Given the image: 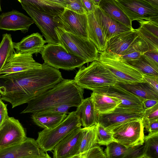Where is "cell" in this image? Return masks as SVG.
Returning <instances> with one entry per match:
<instances>
[{"label":"cell","instance_id":"cell-1","mask_svg":"<svg viewBox=\"0 0 158 158\" xmlns=\"http://www.w3.org/2000/svg\"><path fill=\"white\" fill-rule=\"evenodd\" d=\"M63 79L59 69L44 63L40 68L0 75V96L14 108L27 103Z\"/></svg>","mask_w":158,"mask_h":158},{"label":"cell","instance_id":"cell-2","mask_svg":"<svg viewBox=\"0 0 158 158\" xmlns=\"http://www.w3.org/2000/svg\"><path fill=\"white\" fill-rule=\"evenodd\" d=\"M84 89L74 79H64L54 87L31 99L21 114L51 111L62 105L78 107L84 99Z\"/></svg>","mask_w":158,"mask_h":158},{"label":"cell","instance_id":"cell-3","mask_svg":"<svg viewBox=\"0 0 158 158\" xmlns=\"http://www.w3.org/2000/svg\"><path fill=\"white\" fill-rule=\"evenodd\" d=\"M74 80L81 88L95 91L119 83L118 80L103 64L94 60L87 66L81 67Z\"/></svg>","mask_w":158,"mask_h":158},{"label":"cell","instance_id":"cell-4","mask_svg":"<svg viewBox=\"0 0 158 158\" xmlns=\"http://www.w3.org/2000/svg\"><path fill=\"white\" fill-rule=\"evenodd\" d=\"M97 60L110 71L119 83L133 84L145 82L143 75L119 55L105 51L99 52Z\"/></svg>","mask_w":158,"mask_h":158},{"label":"cell","instance_id":"cell-5","mask_svg":"<svg viewBox=\"0 0 158 158\" xmlns=\"http://www.w3.org/2000/svg\"><path fill=\"white\" fill-rule=\"evenodd\" d=\"M81 126L75 111L69 113L59 125L49 129H44L38 133L36 140L40 148L45 152L53 150L56 145L71 132Z\"/></svg>","mask_w":158,"mask_h":158},{"label":"cell","instance_id":"cell-6","mask_svg":"<svg viewBox=\"0 0 158 158\" xmlns=\"http://www.w3.org/2000/svg\"><path fill=\"white\" fill-rule=\"evenodd\" d=\"M55 30L60 45L68 53L81 58L87 63L97 60L99 52L89 39L67 32L57 27Z\"/></svg>","mask_w":158,"mask_h":158},{"label":"cell","instance_id":"cell-7","mask_svg":"<svg viewBox=\"0 0 158 158\" xmlns=\"http://www.w3.org/2000/svg\"><path fill=\"white\" fill-rule=\"evenodd\" d=\"M41 54L45 64L58 69L72 70L87 63L81 58L69 53L58 44L48 43Z\"/></svg>","mask_w":158,"mask_h":158},{"label":"cell","instance_id":"cell-8","mask_svg":"<svg viewBox=\"0 0 158 158\" xmlns=\"http://www.w3.org/2000/svg\"><path fill=\"white\" fill-rule=\"evenodd\" d=\"M144 129L142 118H138L108 129L111 131L114 141L128 148L144 143Z\"/></svg>","mask_w":158,"mask_h":158},{"label":"cell","instance_id":"cell-9","mask_svg":"<svg viewBox=\"0 0 158 158\" xmlns=\"http://www.w3.org/2000/svg\"><path fill=\"white\" fill-rule=\"evenodd\" d=\"M132 22L133 21L152 20L158 22V9L148 0H114Z\"/></svg>","mask_w":158,"mask_h":158},{"label":"cell","instance_id":"cell-10","mask_svg":"<svg viewBox=\"0 0 158 158\" xmlns=\"http://www.w3.org/2000/svg\"><path fill=\"white\" fill-rule=\"evenodd\" d=\"M57 27L79 37L89 39L87 15L79 14L65 9L60 15L55 16Z\"/></svg>","mask_w":158,"mask_h":158},{"label":"cell","instance_id":"cell-11","mask_svg":"<svg viewBox=\"0 0 158 158\" xmlns=\"http://www.w3.org/2000/svg\"><path fill=\"white\" fill-rule=\"evenodd\" d=\"M18 1L39 28L45 38L46 43L60 45L55 30L57 26L53 21L54 16L40 12L23 0Z\"/></svg>","mask_w":158,"mask_h":158},{"label":"cell","instance_id":"cell-12","mask_svg":"<svg viewBox=\"0 0 158 158\" xmlns=\"http://www.w3.org/2000/svg\"><path fill=\"white\" fill-rule=\"evenodd\" d=\"M47 152L39 147L36 140L27 137L23 142L0 149V158H25L32 157H49Z\"/></svg>","mask_w":158,"mask_h":158},{"label":"cell","instance_id":"cell-13","mask_svg":"<svg viewBox=\"0 0 158 158\" xmlns=\"http://www.w3.org/2000/svg\"><path fill=\"white\" fill-rule=\"evenodd\" d=\"M27 138L19 121L9 116L0 127V149L20 143Z\"/></svg>","mask_w":158,"mask_h":158},{"label":"cell","instance_id":"cell-14","mask_svg":"<svg viewBox=\"0 0 158 158\" xmlns=\"http://www.w3.org/2000/svg\"><path fill=\"white\" fill-rule=\"evenodd\" d=\"M93 92H100L118 99L121 103L117 107L141 112H143L145 110L142 104L143 100L128 91L118 84Z\"/></svg>","mask_w":158,"mask_h":158},{"label":"cell","instance_id":"cell-15","mask_svg":"<svg viewBox=\"0 0 158 158\" xmlns=\"http://www.w3.org/2000/svg\"><path fill=\"white\" fill-rule=\"evenodd\" d=\"M143 113L117 107L109 112L98 114L97 123L108 129L131 120L142 118Z\"/></svg>","mask_w":158,"mask_h":158},{"label":"cell","instance_id":"cell-16","mask_svg":"<svg viewBox=\"0 0 158 158\" xmlns=\"http://www.w3.org/2000/svg\"><path fill=\"white\" fill-rule=\"evenodd\" d=\"M82 137L81 128L70 133L54 147L53 158H68L77 155Z\"/></svg>","mask_w":158,"mask_h":158},{"label":"cell","instance_id":"cell-17","mask_svg":"<svg viewBox=\"0 0 158 158\" xmlns=\"http://www.w3.org/2000/svg\"><path fill=\"white\" fill-rule=\"evenodd\" d=\"M34 22L32 19L16 10L2 13L0 15V29L8 31L20 30L27 32Z\"/></svg>","mask_w":158,"mask_h":158},{"label":"cell","instance_id":"cell-18","mask_svg":"<svg viewBox=\"0 0 158 158\" xmlns=\"http://www.w3.org/2000/svg\"><path fill=\"white\" fill-rule=\"evenodd\" d=\"M41 65L34 60L32 54H19L15 52L6 61L0 72V75L40 68Z\"/></svg>","mask_w":158,"mask_h":158},{"label":"cell","instance_id":"cell-19","mask_svg":"<svg viewBox=\"0 0 158 158\" xmlns=\"http://www.w3.org/2000/svg\"><path fill=\"white\" fill-rule=\"evenodd\" d=\"M94 13L107 42L118 35L134 29L123 25L110 17L99 6L96 7Z\"/></svg>","mask_w":158,"mask_h":158},{"label":"cell","instance_id":"cell-20","mask_svg":"<svg viewBox=\"0 0 158 158\" xmlns=\"http://www.w3.org/2000/svg\"><path fill=\"white\" fill-rule=\"evenodd\" d=\"M46 43L42 36L38 32L33 33L23 37L19 42L14 43L13 46L17 53H41Z\"/></svg>","mask_w":158,"mask_h":158},{"label":"cell","instance_id":"cell-21","mask_svg":"<svg viewBox=\"0 0 158 158\" xmlns=\"http://www.w3.org/2000/svg\"><path fill=\"white\" fill-rule=\"evenodd\" d=\"M138 36L135 29L118 35L107 41L106 51L121 56Z\"/></svg>","mask_w":158,"mask_h":158},{"label":"cell","instance_id":"cell-22","mask_svg":"<svg viewBox=\"0 0 158 158\" xmlns=\"http://www.w3.org/2000/svg\"><path fill=\"white\" fill-rule=\"evenodd\" d=\"M75 112L79 117L81 126L84 127L97 123L98 114L91 97L84 99Z\"/></svg>","mask_w":158,"mask_h":158},{"label":"cell","instance_id":"cell-23","mask_svg":"<svg viewBox=\"0 0 158 158\" xmlns=\"http://www.w3.org/2000/svg\"><path fill=\"white\" fill-rule=\"evenodd\" d=\"M87 16L89 40L95 45L99 52L106 51L107 42L104 36L94 12L87 14Z\"/></svg>","mask_w":158,"mask_h":158},{"label":"cell","instance_id":"cell-24","mask_svg":"<svg viewBox=\"0 0 158 158\" xmlns=\"http://www.w3.org/2000/svg\"><path fill=\"white\" fill-rule=\"evenodd\" d=\"M66 114L47 111L33 113L31 118L34 123L44 129H52L62 122L67 117Z\"/></svg>","mask_w":158,"mask_h":158},{"label":"cell","instance_id":"cell-25","mask_svg":"<svg viewBox=\"0 0 158 158\" xmlns=\"http://www.w3.org/2000/svg\"><path fill=\"white\" fill-rule=\"evenodd\" d=\"M90 97L93 99L95 109L98 114L110 112L121 103V101L116 98L99 92H93Z\"/></svg>","mask_w":158,"mask_h":158},{"label":"cell","instance_id":"cell-26","mask_svg":"<svg viewBox=\"0 0 158 158\" xmlns=\"http://www.w3.org/2000/svg\"><path fill=\"white\" fill-rule=\"evenodd\" d=\"M99 6L108 16L115 21L133 28L132 22L114 0H101Z\"/></svg>","mask_w":158,"mask_h":158},{"label":"cell","instance_id":"cell-27","mask_svg":"<svg viewBox=\"0 0 158 158\" xmlns=\"http://www.w3.org/2000/svg\"><path fill=\"white\" fill-rule=\"evenodd\" d=\"M40 12L53 16L61 14L64 8L54 0H23Z\"/></svg>","mask_w":158,"mask_h":158},{"label":"cell","instance_id":"cell-28","mask_svg":"<svg viewBox=\"0 0 158 158\" xmlns=\"http://www.w3.org/2000/svg\"><path fill=\"white\" fill-rule=\"evenodd\" d=\"M118 84L129 92L143 99L158 100V93L152 89L146 82L133 84Z\"/></svg>","mask_w":158,"mask_h":158},{"label":"cell","instance_id":"cell-29","mask_svg":"<svg viewBox=\"0 0 158 158\" xmlns=\"http://www.w3.org/2000/svg\"><path fill=\"white\" fill-rule=\"evenodd\" d=\"M97 124L82 128V137L77 155L89 151L98 146Z\"/></svg>","mask_w":158,"mask_h":158},{"label":"cell","instance_id":"cell-30","mask_svg":"<svg viewBox=\"0 0 158 158\" xmlns=\"http://www.w3.org/2000/svg\"><path fill=\"white\" fill-rule=\"evenodd\" d=\"M149 50L147 44L138 36L120 56L126 61L136 60Z\"/></svg>","mask_w":158,"mask_h":158},{"label":"cell","instance_id":"cell-31","mask_svg":"<svg viewBox=\"0 0 158 158\" xmlns=\"http://www.w3.org/2000/svg\"><path fill=\"white\" fill-rule=\"evenodd\" d=\"M13 43L10 34L2 35L0 43V72L8 59L15 52Z\"/></svg>","mask_w":158,"mask_h":158},{"label":"cell","instance_id":"cell-32","mask_svg":"<svg viewBox=\"0 0 158 158\" xmlns=\"http://www.w3.org/2000/svg\"><path fill=\"white\" fill-rule=\"evenodd\" d=\"M143 156L147 158H158V133H149L144 136Z\"/></svg>","mask_w":158,"mask_h":158},{"label":"cell","instance_id":"cell-33","mask_svg":"<svg viewBox=\"0 0 158 158\" xmlns=\"http://www.w3.org/2000/svg\"><path fill=\"white\" fill-rule=\"evenodd\" d=\"M126 61L143 75L158 77V69L148 63L142 56L137 59Z\"/></svg>","mask_w":158,"mask_h":158},{"label":"cell","instance_id":"cell-34","mask_svg":"<svg viewBox=\"0 0 158 158\" xmlns=\"http://www.w3.org/2000/svg\"><path fill=\"white\" fill-rule=\"evenodd\" d=\"M106 146L105 152L107 158H123L127 148L114 141Z\"/></svg>","mask_w":158,"mask_h":158},{"label":"cell","instance_id":"cell-35","mask_svg":"<svg viewBox=\"0 0 158 158\" xmlns=\"http://www.w3.org/2000/svg\"><path fill=\"white\" fill-rule=\"evenodd\" d=\"M135 30L138 36L147 44L150 50H158V37L155 36L141 26Z\"/></svg>","mask_w":158,"mask_h":158},{"label":"cell","instance_id":"cell-36","mask_svg":"<svg viewBox=\"0 0 158 158\" xmlns=\"http://www.w3.org/2000/svg\"><path fill=\"white\" fill-rule=\"evenodd\" d=\"M64 9L81 15H87L81 0H54Z\"/></svg>","mask_w":158,"mask_h":158},{"label":"cell","instance_id":"cell-37","mask_svg":"<svg viewBox=\"0 0 158 158\" xmlns=\"http://www.w3.org/2000/svg\"><path fill=\"white\" fill-rule=\"evenodd\" d=\"M97 141L98 144L107 145L114 141L111 131L97 123Z\"/></svg>","mask_w":158,"mask_h":158},{"label":"cell","instance_id":"cell-38","mask_svg":"<svg viewBox=\"0 0 158 158\" xmlns=\"http://www.w3.org/2000/svg\"><path fill=\"white\" fill-rule=\"evenodd\" d=\"M68 158H107L102 149L97 146L89 151Z\"/></svg>","mask_w":158,"mask_h":158},{"label":"cell","instance_id":"cell-39","mask_svg":"<svg viewBox=\"0 0 158 158\" xmlns=\"http://www.w3.org/2000/svg\"><path fill=\"white\" fill-rule=\"evenodd\" d=\"M144 143L127 148L123 158H142L144 157Z\"/></svg>","mask_w":158,"mask_h":158},{"label":"cell","instance_id":"cell-40","mask_svg":"<svg viewBox=\"0 0 158 158\" xmlns=\"http://www.w3.org/2000/svg\"><path fill=\"white\" fill-rule=\"evenodd\" d=\"M158 120V104L145 110L142 120L143 123Z\"/></svg>","mask_w":158,"mask_h":158},{"label":"cell","instance_id":"cell-41","mask_svg":"<svg viewBox=\"0 0 158 158\" xmlns=\"http://www.w3.org/2000/svg\"><path fill=\"white\" fill-rule=\"evenodd\" d=\"M138 22L140 26L142 27L155 36L158 37V22L145 20Z\"/></svg>","mask_w":158,"mask_h":158},{"label":"cell","instance_id":"cell-42","mask_svg":"<svg viewBox=\"0 0 158 158\" xmlns=\"http://www.w3.org/2000/svg\"><path fill=\"white\" fill-rule=\"evenodd\" d=\"M142 56L155 68L158 69V50L149 49Z\"/></svg>","mask_w":158,"mask_h":158},{"label":"cell","instance_id":"cell-43","mask_svg":"<svg viewBox=\"0 0 158 158\" xmlns=\"http://www.w3.org/2000/svg\"><path fill=\"white\" fill-rule=\"evenodd\" d=\"M144 81L154 91L158 93V77L143 75Z\"/></svg>","mask_w":158,"mask_h":158},{"label":"cell","instance_id":"cell-44","mask_svg":"<svg viewBox=\"0 0 158 158\" xmlns=\"http://www.w3.org/2000/svg\"><path fill=\"white\" fill-rule=\"evenodd\" d=\"M143 124L144 128L149 133H158V120L144 123Z\"/></svg>","mask_w":158,"mask_h":158},{"label":"cell","instance_id":"cell-45","mask_svg":"<svg viewBox=\"0 0 158 158\" xmlns=\"http://www.w3.org/2000/svg\"><path fill=\"white\" fill-rule=\"evenodd\" d=\"M8 117L7 105L2 101L0 102V127Z\"/></svg>","mask_w":158,"mask_h":158},{"label":"cell","instance_id":"cell-46","mask_svg":"<svg viewBox=\"0 0 158 158\" xmlns=\"http://www.w3.org/2000/svg\"><path fill=\"white\" fill-rule=\"evenodd\" d=\"M83 8L87 14L93 12L96 6L92 0H81Z\"/></svg>","mask_w":158,"mask_h":158},{"label":"cell","instance_id":"cell-47","mask_svg":"<svg viewBox=\"0 0 158 158\" xmlns=\"http://www.w3.org/2000/svg\"><path fill=\"white\" fill-rule=\"evenodd\" d=\"M144 109L145 110L151 108L158 104V100L154 99H145L142 102Z\"/></svg>","mask_w":158,"mask_h":158},{"label":"cell","instance_id":"cell-48","mask_svg":"<svg viewBox=\"0 0 158 158\" xmlns=\"http://www.w3.org/2000/svg\"><path fill=\"white\" fill-rule=\"evenodd\" d=\"M148 1L153 6L158 9V0H148Z\"/></svg>","mask_w":158,"mask_h":158},{"label":"cell","instance_id":"cell-49","mask_svg":"<svg viewBox=\"0 0 158 158\" xmlns=\"http://www.w3.org/2000/svg\"><path fill=\"white\" fill-rule=\"evenodd\" d=\"M95 5L97 6H99L101 0H92Z\"/></svg>","mask_w":158,"mask_h":158},{"label":"cell","instance_id":"cell-50","mask_svg":"<svg viewBox=\"0 0 158 158\" xmlns=\"http://www.w3.org/2000/svg\"><path fill=\"white\" fill-rule=\"evenodd\" d=\"M25 158H52L50 156L49 157H32Z\"/></svg>","mask_w":158,"mask_h":158},{"label":"cell","instance_id":"cell-51","mask_svg":"<svg viewBox=\"0 0 158 158\" xmlns=\"http://www.w3.org/2000/svg\"><path fill=\"white\" fill-rule=\"evenodd\" d=\"M1 1L0 0V12L2 10L1 8V2H0Z\"/></svg>","mask_w":158,"mask_h":158},{"label":"cell","instance_id":"cell-52","mask_svg":"<svg viewBox=\"0 0 158 158\" xmlns=\"http://www.w3.org/2000/svg\"><path fill=\"white\" fill-rule=\"evenodd\" d=\"M2 99H1V97L0 96V102L2 101Z\"/></svg>","mask_w":158,"mask_h":158},{"label":"cell","instance_id":"cell-53","mask_svg":"<svg viewBox=\"0 0 158 158\" xmlns=\"http://www.w3.org/2000/svg\"><path fill=\"white\" fill-rule=\"evenodd\" d=\"M142 158H147L144 157H143Z\"/></svg>","mask_w":158,"mask_h":158}]
</instances>
